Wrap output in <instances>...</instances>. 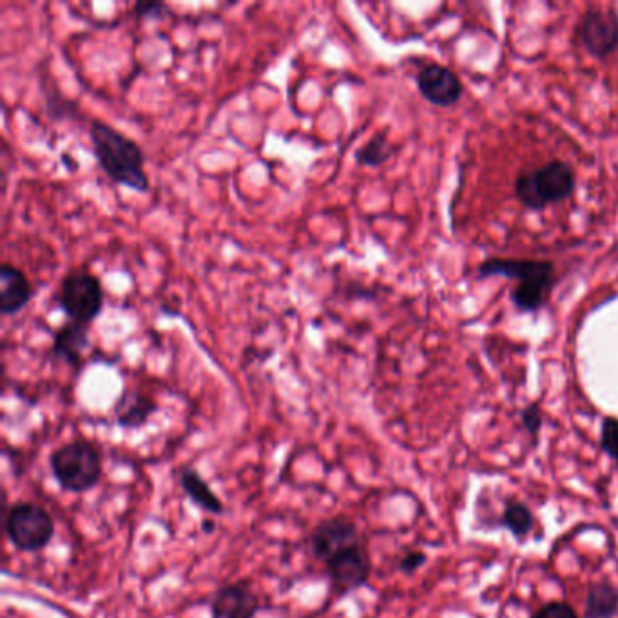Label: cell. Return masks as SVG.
<instances>
[{
  "label": "cell",
  "mask_w": 618,
  "mask_h": 618,
  "mask_svg": "<svg viewBox=\"0 0 618 618\" xmlns=\"http://www.w3.org/2000/svg\"><path fill=\"white\" fill-rule=\"evenodd\" d=\"M416 84L424 101L432 106L452 107L459 104L465 85L452 69L441 63L429 62L416 74Z\"/></svg>",
  "instance_id": "10"
},
{
  "label": "cell",
  "mask_w": 618,
  "mask_h": 618,
  "mask_svg": "<svg viewBox=\"0 0 618 618\" xmlns=\"http://www.w3.org/2000/svg\"><path fill=\"white\" fill-rule=\"evenodd\" d=\"M360 545H365L360 528L345 515L322 521L312 529L311 550L323 564Z\"/></svg>",
  "instance_id": "8"
},
{
  "label": "cell",
  "mask_w": 618,
  "mask_h": 618,
  "mask_svg": "<svg viewBox=\"0 0 618 618\" xmlns=\"http://www.w3.org/2000/svg\"><path fill=\"white\" fill-rule=\"evenodd\" d=\"M156 403L142 392H126L115 405V418L123 429L137 430L156 412Z\"/></svg>",
  "instance_id": "14"
},
{
  "label": "cell",
  "mask_w": 618,
  "mask_h": 618,
  "mask_svg": "<svg viewBox=\"0 0 618 618\" xmlns=\"http://www.w3.org/2000/svg\"><path fill=\"white\" fill-rule=\"evenodd\" d=\"M55 302L68 322L90 328L104 308V289L101 280L88 270H71L60 281Z\"/></svg>",
  "instance_id": "5"
},
{
  "label": "cell",
  "mask_w": 618,
  "mask_h": 618,
  "mask_svg": "<svg viewBox=\"0 0 618 618\" xmlns=\"http://www.w3.org/2000/svg\"><path fill=\"white\" fill-rule=\"evenodd\" d=\"M576 43L595 59H608L618 51V13L592 8L576 26Z\"/></svg>",
  "instance_id": "7"
},
{
  "label": "cell",
  "mask_w": 618,
  "mask_h": 618,
  "mask_svg": "<svg viewBox=\"0 0 618 618\" xmlns=\"http://www.w3.org/2000/svg\"><path fill=\"white\" fill-rule=\"evenodd\" d=\"M201 529H203L206 534H212V532L217 529V524H214V521H211V518H206V521L201 523Z\"/></svg>",
  "instance_id": "24"
},
{
  "label": "cell",
  "mask_w": 618,
  "mask_h": 618,
  "mask_svg": "<svg viewBox=\"0 0 618 618\" xmlns=\"http://www.w3.org/2000/svg\"><path fill=\"white\" fill-rule=\"evenodd\" d=\"M618 611V587L609 581L593 582L587 590L584 617L615 618Z\"/></svg>",
  "instance_id": "16"
},
{
  "label": "cell",
  "mask_w": 618,
  "mask_h": 618,
  "mask_svg": "<svg viewBox=\"0 0 618 618\" xmlns=\"http://www.w3.org/2000/svg\"><path fill=\"white\" fill-rule=\"evenodd\" d=\"M32 281L24 275V270L15 265L2 264L0 267V312L2 316H13L26 308L32 302Z\"/></svg>",
  "instance_id": "12"
},
{
  "label": "cell",
  "mask_w": 618,
  "mask_h": 618,
  "mask_svg": "<svg viewBox=\"0 0 618 618\" xmlns=\"http://www.w3.org/2000/svg\"><path fill=\"white\" fill-rule=\"evenodd\" d=\"M327 576L330 590L336 597H345L349 593L365 586L372 573V560L365 545L355 546L341 556L327 562Z\"/></svg>",
  "instance_id": "9"
},
{
  "label": "cell",
  "mask_w": 618,
  "mask_h": 618,
  "mask_svg": "<svg viewBox=\"0 0 618 618\" xmlns=\"http://www.w3.org/2000/svg\"><path fill=\"white\" fill-rule=\"evenodd\" d=\"M477 276L517 281L512 291L513 307L526 314L546 307L557 283L556 264L548 259L490 258L477 267Z\"/></svg>",
  "instance_id": "1"
},
{
  "label": "cell",
  "mask_w": 618,
  "mask_h": 618,
  "mask_svg": "<svg viewBox=\"0 0 618 618\" xmlns=\"http://www.w3.org/2000/svg\"><path fill=\"white\" fill-rule=\"evenodd\" d=\"M49 466L62 490L85 493L101 482L104 459L95 443L77 439L55 450Z\"/></svg>",
  "instance_id": "4"
},
{
  "label": "cell",
  "mask_w": 618,
  "mask_h": 618,
  "mask_svg": "<svg viewBox=\"0 0 618 618\" xmlns=\"http://www.w3.org/2000/svg\"><path fill=\"white\" fill-rule=\"evenodd\" d=\"M180 487L193 501V504L201 508L203 512L211 513V515H222L225 512L222 499L212 492L209 482L195 468H189V466L182 468Z\"/></svg>",
  "instance_id": "15"
},
{
  "label": "cell",
  "mask_w": 618,
  "mask_h": 618,
  "mask_svg": "<svg viewBox=\"0 0 618 618\" xmlns=\"http://www.w3.org/2000/svg\"><path fill=\"white\" fill-rule=\"evenodd\" d=\"M521 423H523L526 432L532 433L534 438L539 435L540 429H543V410H540L539 405H528V407L521 410Z\"/></svg>",
  "instance_id": "20"
},
{
  "label": "cell",
  "mask_w": 618,
  "mask_h": 618,
  "mask_svg": "<svg viewBox=\"0 0 618 618\" xmlns=\"http://www.w3.org/2000/svg\"><path fill=\"white\" fill-rule=\"evenodd\" d=\"M170 10L167 5L162 4V2H138L135 5V15L145 16V19H159V16L164 15L165 11Z\"/></svg>",
  "instance_id": "23"
},
{
  "label": "cell",
  "mask_w": 618,
  "mask_h": 618,
  "mask_svg": "<svg viewBox=\"0 0 618 618\" xmlns=\"http://www.w3.org/2000/svg\"><path fill=\"white\" fill-rule=\"evenodd\" d=\"M575 189V171L562 160H551L535 170L524 171L515 180V198L524 209L534 212L570 200Z\"/></svg>",
  "instance_id": "3"
},
{
  "label": "cell",
  "mask_w": 618,
  "mask_h": 618,
  "mask_svg": "<svg viewBox=\"0 0 618 618\" xmlns=\"http://www.w3.org/2000/svg\"><path fill=\"white\" fill-rule=\"evenodd\" d=\"M90 138L96 162L109 180L137 193H148L145 156L132 138L102 120H91Z\"/></svg>",
  "instance_id": "2"
},
{
  "label": "cell",
  "mask_w": 618,
  "mask_h": 618,
  "mask_svg": "<svg viewBox=\"0 0 618 618\" xmlns=\"http://www.w3.org/2000/svg\"><path fill=\"white\" fill-rule=\"evenodd\" d=\"M502 528L510 529V534L517 540H524L534 532L535 517L524 502L510 501L504 506L501 515Z\"/></svg>",
  "instance_id": "17"
},
{
  "label": "cell",
  "mask_w": 618,
  "mask_h": 618,
  "mask_svg": "<svg viewBox=\"0 0 618 618\" xmlns=\"http://www.w3.org/2000/svg\"><path fill=\"white\" fill-rule=\"evenodd\" d=\"M532 618H579V615L570 604L550 603L543 606L539 611H535Z\"/></svg>",
  "instance_id": "21"
},
{
  "label": "cell",
  "mask_w": 618,
  "mask_h": 618,
  "mask_svg": "<svg viewBox=\"0 0 618 618\" xmlns=\"http://www.w3.org/2000/svg\"><path fill=\"white\" fill-rule=\"evenodd\" d=\"M394 145L386 132H377L374 137L355 151V162L363 167H380L392 159Z\"/></svg>",
  "instance_id": "18"
},
{
  "label": "cell",
  "mask_w": 618,
  "mask_h": 618,
  "mask_svg": "<svg viewBox=\"0 0 618 618\" xmlns=\"http://www.w3.org/2000/svg\"><path fill=\"white\" fill-rule=\"evenodd\" d=\"M88 330L90 328L80 327L74 323L66 322L59 330L54 334V345H51V352H54L57 360L63 361L71 366H79L84 355V350L88 349Z\"/></svg>",
  "instance_id": "13"
},
{
  "label": "cell",
  "mask_w": 618,
  "mask_h": 618,
  "mask_svg": "<svg viewBox=\"0 0 618 618\" xmlns=\"http://www.w3.org/2000/svg\"><path fill=\"white\" fill-rule=\"evenodd\" d=\"M5 534L16 550L35 553L54 540L55 521L37 502H16L5 517Z\"/></svg>",
  "instance_id": "6"
},
{
  "label": "cell",
  "mask_w": 618,
  "mask_h": 618,
  "mask_svg": "<svg viewBox=\"0 0 618 618\" xmlns=\"http://www.w3.org/2000/svg\"><path fill=\"white\" fill-rule=\"evenodd\" d=\"M427 560H429V557H427L424 551H408V553H405V556L401 557V560H399V570H401L403 573L410 575V573H416V571L421 570V568L427 564Z\"/></svg>",
  "instance_id": "22"
},
{
  "label": "cell",
  "mask_w": 618,
  "mask_h": 618,
  "mask_svg": "<svg viewBox=\"0 0 618 618\" xmlns=\"http://www.w3.org/2000/svg\"><path fill=\"white\" fill-rule=\"evenodd\" d=\"M600 448L611 459L618 460V418H604L600 430Z\"/></svg>",
  "instance_id": "19"
},
{
  "label": "cell",
  "mask_w": 618,
  "mask_h": 618,
  "mask_svg": "<svg viewBox=\"0 0 618 618\" xmlns=\"http://www.w3.org/2000/svg\"><path fill=\"white\" fill-rule=\"evenodd\" d=\"M261 609L258 593L247 582H231L212 598V618H254Z\"/></svg>",
  "instance_id": "11"
}]
</instances>
